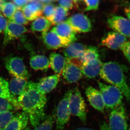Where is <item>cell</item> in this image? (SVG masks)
<instances>
[{
  "label": "cell",
  "instance_id": "1",
  "mask_svg": "<svg viewBox=\"0 0 130 130\" xmlns=\"http://www.w3.org/2000/svg\"><path fill=\"white\" fill-rule=\"evenodd\" d=\"M18 100L20 109L28 115L29 121L34 128L45 119L46 96L36 90L34 82H28L27 89L18 96Z\"/></svg>",
  "mask_w": 130,
  "mask_h": 130
},
{
  "label": "cell",
  "instance_id": "2",
  "mask_svg": "<svg viewBox=\"0 0 130 130\" xmlns=\"http://www.w3.org/2000/svg\"><path fill=\"white\" fill-rule=\"evenodd\" d=\"M99 74L104 81L119 89L130 104V87L121 65L112 61L103 63Z\"/></svg>",
  "mask_w": 130,
  "mask_h": 130
},
{
  "label": "cell",
  "instance_id": "3",
  "mask_svg": "<svg viewBox=\"0 0 130 130\" xmlns=\"http://www.w3.org/2000/svg\"><path fill=\"white\" fill-rule=\"evenodd\" d=\"M99 91L104 100L105 107L112 110L122 104L123 95L118 88L112 85H107L101 82H98Z\"/></svg>",
  "mask_w": 130,
  "mask_h": 130
},
{
  "label": "cell",
  "instance_id": "4",
  "mask_svg": "<svg viewBox=\"0 0 130 130\" xmlns=\"http://www.w3.org/2000/svg\"><path fill=\"white\" fill-rule=\"evenodd\" d=\"M69 107L71 115L77 117L83 123L86 124V105L78 88H76L71 90Z\"/></svg>",
  "mask_w": 130,
  "mask_h": 130
},
{
  "label": "cell",
  "instance_id": "5",
  "mask_svg": "<svg viewBox=\"0 0 130 130\" xmlns=\"http://www.w3.org/2000/svg\"><path fill=\"white\" fill-rule=\"evenodd\" d=\"M70 94L71 90L66 92L58 104L55 117L56 130H63L70 120L71 115L69 107Z\"/></svg>",
  "mask_w": 130,
  "mask_h": 130
},
{
  "label": "cell",
  "instance_id": "6",
  "mask_svg": "<svg viewBox=\"0 0 130 130\" xmlns=\"http://www.w3.org/2000/svg\"><path fill=\"white\" fill-rule=\"evenodd\" d=\"M108 125L110 130H128L127 115L123 104L111 110Z\"/></svg>",
  "mask_w": 130,
  "mask_h": 130
},
{
  "label": "cell",
  "instance_id": "7",
  "mask_svg": "<svg viewBox=\"0 0 130 130\" xmlns=\"http://www.w3.org/2000/svg\"><path fill=\"white\" fill-rule=\"evenodd\" d=\"M5 66L11 75L15 77L28 79L30 77L29 72L22 58L11 56L5 60Z\"/></svg>",
  "mask_w": 130,
  "mask_h": 130
},
{
  "label": "cell",
  "instance_id": "8",
  "mask_svg": "<svg viewBox=\"0 0 130 130\" xmlns=\"http://www.w3.org/2000/svg\"><path fill=\"white\" fill-rule=\"evenodd\" d=\"M73 30L76 32H88L92 30L90 19L84 14L78 13L70 17L66 20Z\"/></svg>",
  "mask_w": 130,
  "mask_h": 130
},
{
  "label": "cell",
  "instance_id": "9",
  "mask_svg": "<svg viewBox=\"0 0 130 130\" xmlns=\"http://www.w3.org/2000/svg\"><path fill=\"white\" fill-rule=\"evenodd\" d=\"M109 27L116 32L127 37H130V21L123 17L112 15L108 18Z\"/></svg>",
  "mask_w": 130,
  "mask_h": 130
},
{
  "label": "cell",
  "instance_id": "10",
  "mask_svg": "<svg viewBox=\"0 0 130 130\" xmlns=\"http://www.w3.org/2000/svg\"><path fill=\"white\" fill-rule=\"evenodd\" d=\"M80 64L74 62L73 60H66V64L63 70V77L68 83L72 84L80 80L83 76Z\"/></svg>",
  "mask_w": 130,
  "mask_h": 130
},
{
  "label": "cell",
  "instance_id": "11",
  "mask_svg": "<svg viewBox=\"0 0 130 130\" xmlns=\"http://www.w3.org/2000/svg\"><path fill=\"white\" fill-rule=\"evenodd\" d=\"M127 41L125 36L116 32H109L106 34L101 40L102 45L113 50L120 49Z\"/></svg>",
  "mask_w": 130,
  "mask_h": 130
},
{
  "label": "cell",
  "instance_id": "12",
  "mask_svg": "<svg viewBox=\"0 0 130 130\" xmlns=\"http://www.w3.org/2000/svg\"><path fill=\"white\" fill-rule=\"evenodd\" d=\"M25 27L9 20L4 30V44L7 45L13 40L17 39L27 31Z\"/></svg>",
  "mask_w": 130,
  "mask_h": 130
},
{
  "label": "cell",
  "instance_id": "13",
  "mask_svg": "<svg viewBox=\"0 0 130 130\" xmlns=\"http://www.w3.org/2000/svg\"><path fill=\"white\" fill-rule=\"evenodd\" d=\"M52 31L55 32L69 44L74 42L77 40L76 32L66 22L57 24L53 28Z\"/></svg>",
  "mask_w": 130,
  "mask_h": 130
},
{
  "label": "cell",
  "instance_id": "14",
  "mask_svg": "<svg viewBox=\"0 0 130 130\" xmlns=\"http://www.w3.org/2000/svg\"><path fill=\"white\" fill-rule=\"evenodd\" d=\"M60 78L59 75L54 74L41 78L38 83H35L36 90L41 94L46 95L56 87L60 81Z\"/></svg>",
  "mask_w": 130,
  "mask_h": 130
},
{
  "label": "cell",
  "instance_id": "15",
  "mask_svg": "<svg viewBox=\"0 0 130 130\" xmlns=\"http://www.w3.org/2000/svg\"><path fill=\"white\" fill-rule=\"evenodd\" d=\"M43 6L42 4L38 0H30L21 10L26 19L32 21L41 16Z\"/></svg>",
  "mask_w": 130,
  "mask_h": 130
},
{
  "label": "cell",
  "instance_id": "16",
  "mask_svg": "<svg viewBox=\"0 0 130 130\" xmlns=\"http://www.w3.org/2000/svg\"><path fill=\"white\" fill-rule=\"evenodd\" d=\"M85 94L92 107L101 112H104L105 104L101 93L99 90L93 87L89 86L86 89Z\"/></svg>",
  "mask_w": 130,
  "mask_h": 130
},
{
  "label": "cell",
  "instance_id": "17",
  "mask_svg": "<svg viewBox=\"0 0 130 130\" xmlns=\"http://www.w3.org/2000/svg\"><path fill=\"white\" fill-rule=\"evenodd\" d=\"M29 117L23 111L14 115L3 130H24L27 128Z\"/></svg>",
  "mask_w": 130,
  "mask_h": 130
},
{
  "label": "cell",
  "instance_id": "18",
  "mask_svg": "<svg viewBox=\"0 0 130 130\" xmlns=\"http://www.w3.org/2000/svg\"><path fill=\"white\" fill-rule=\"evenodd\" d=\"M42 39L46 46L49 49L56 50L60 48L66 47L69 45L52 31L47 32L42 35Z\"/></svg>",
  "mask_w": 130,
  "mask_h": 130
},
{
  "label": "cell",
  "instance_id": "19",
  "mask_svg": "<svg viewBox=\"0 0 130 130\" xmlns=\"http://www.w3.org/2000/svg\"><path fill=\"white\" fill-rule=\"evenodd\" d=\"M86 46L79 43H72L65 47L63 53L66 60L78 59L83 55Z\"/></svg>",
  "mask_w": 130,
  "mask_h": 130
},
{
  "label": "cell",
  "instance_id": "20",
  "mask_svg": "<svg viewBox=\"0 0 130 130\" xmlns=\"http://www.w3.org/2000/svg\"><path fill=\"white\" fill-rule=\"evenodd\" d=\"M102 63L99 59L82 64L80 68L82 74L88 78L96 77L100 74Z\"/></svg>",
  "mask_w": 130,
  "mask_h": 130
},
{
  "label": "cell",
  "instance_id": "21",
  "mask_svg": "<svg viewBox=\"0 0 130 130\" xmlns=\"http://www.w3.org/2000/svg\"><path fill=\"white\" fill-rule=\"evenodd\" d=\"M28 83L26 79L14 77L9 83L10 93L14 97L17 95L19 96L26 90Z\"/></svg>",
  "mask_w": 130,
  "mask_h": 130
},
{
  "label": "cell",
  "instance_id": "22",
  "mask_svg": "<svg viewBox=\"0 0 130 130\" xmlns=\"http://www.w3.org/2000/svg\"><path fill=\"white\" fill-rule=\"evenodd\" d=\"M49 60L52 69L56 74L60 76L66 64V58L60 54L53 53L50 54Z\"/></svg>",
  "mask_w": 130,
  "mask_h": 130
},
{
  "label": "cell",
  "instance_id": "23",
  "mask_svg": "<svg viewBox=\"0 0 130 130\" xmlns=\"http://www.w3.org/2000/svg\"><path fill=\"white\" fill-rule=\"evenodd\" d=\"M0 98L7 100L14 106L15 109H20L18 99L10 93L9 83L1 76H0Z\"/></svg>",
  "mask_w": 130,
  "mask_h": 130
},
{
  "label": "cell",
  "instance_id": "24",
  "mask_svg": "<svg viewBox=\"0 0 130 130\" xmlns=\"http://www.w3.org/2000/svg\"><path fill=\"white\" fill-rule=\"evenodd\" d=\"M30 65L32 69L35 71H46L50 67L49 60L43 55H34L30 59Z\"/></svg>",
  "mask_w": 130,
  "mask_h": 130
},
{
  "label": "cell",
  "instance_id": "25",
  "mask_svg": "<svg viewBox=\"0 0 130 130\" xmlns=\"http://www.w3.org/2000/svg\"><path fill=\"white\" fill-rule=\"evenodd\" d=\"M52 23L44 17H40L32 23L31 29L32 31L41 32L42 35L48 31Z\"/></svg>",
  "mask_w": 130,
  "mask_h": 130
},
{
  "label": "cell",
  "instance_id": "26",
  "mask_svg": "<svg viewBox=\"0 0 130 130\" xmlns=\"http://www.w3.org/2000/svg\"><path fill=\"white\" fill-rule=\"evenodd\" d=\"M100 55L97 48L94 46H89L86 47L83 55L80 57L79 63L80 65L88 63L93 60L99 59Z\"/></svg>",
  "mask_w": 130,
  "mask_h": 130
},
{
  "label": "cell",
  "instance_id": "27",
  "mask_svg": "<svg viewBox=\"0 0 130 130\" xmlns=\"http://www.w3.org/2000/svg\"><path fill=\"white\" fill-rule=\"evenodd\" d=\"M69 11L60 6L55 7L52 25H56L57 24L64 22L69 15Z\"/></svg>",
  "mask_w": 130,
  "mask_h": 130
},
{
  "label": "cell",
  "instance_id": "28",
  "mask_svg": "<svg viewBox=\"0 0 130 130\" xmlns=\"http://www.w3.org/2000/svg\"><path fill=\"white\" fill-rule=\"evenodd\" d=\"M55 120V117L54 115H49L34 130H52Z\"/></svg>",
  "mask_w": 130,
  "mask_h": 130
},
{
  "label": "cell",
  "instance_id": "29",
  "mask_svg": "<svg viewBox=\"0 0 130 130\" xmlns=\"http://www.w3.org/2000/svg\"><path fill=\"white\" fill-rule=\"evenodd\" d=\"M17 9L16 6L12 3L6 2L3 6L1 11L4 16L10 20Z\"/></svg>",
  "mask_w": 130,
  "mask_h": 130
},
{
  "label": "cell",
  "instance_id": "30",
  "mask_svg": "<svg viewBox=\"0 0 130 130\" xmlns=\"http://www.w3.org/2000/svg\"><path fill=\"white\" fill-rule=\"evenodd\" d=\"M9 20L16 24L22 25H27L29 23V21L24 16L21 10L20 9H17L11 19Z\"/></svg>",
  "mask_w": 130,
  "mask_h": 130
},
{
  "label": "cell",
  "instance_id": "31",
  "mask_svg": "<svg viewBox=\"0 0 130 130\" xmlns=\"http://www.w3.org/2000/svg\"><path fill=\"white\" fill-rule=\"evenodd\" d=\"M11 111L0 112V130H3L14 116Z\"/></svg>",
  "mask_w": 130,
  "mask_h": 130
},
{
  "label": "cell",
  "instance_id": "32",
  "mask_svg": "<svg viewBox=\"0 0 130 130\" xmlns=\"http://www.w3.org/2000/svg\"><path fill=\"white\" fill-rule=\"evenodd\" d=\"M55 9V6L52 4H46L43 6L42 14L51 23L53 20Z\"/></svg>",
  "mask_w": 130,
  "mask_h": 130
},
{
  "label": "cell",
  "instance_id": "33",
  "mask_svg": "<svg viewBox=\"0 0 130 130\" xmlns=\"http://www.w3.org/2000/svg\"><path fill=\"white\" fill-rule=\"evenodd\" d=\"M15 109L14 106L7 100L0 98V112L6 111H11Z\"/></svg>",
  "mask_w": 130,
  "mask_h": 130
},
{
  "label": "cell",
  "instance_id": "34",
  "mask_svg": "<svg viewBox=\"0 0 130 130\" xmlns=\"http://www.w3.org/2000/svg\"><path fill=\"white\" fill-rule=\"evenodd\" d=\"M85 5V11L96 10L99 7L100 0H83Z\"/></svg>",
  "mask_w": 130,
  "mask_h": 130
},
{
  "label": "cell",
  "instance_id": "35",
  "mask_svg": "<svg viewBox=\"0 0 130 130\" xmlns=\"http://www.w3.org/2000/svg\"><path fill=\"white\" fill-rule=\"evenodd\" d=\"M57 1V0H56ZM58 4L62 7L69 11L74 7V2L72 0H57Z\"/></svg>",
  "mask_w": 130,
  "mask_h": 130
},
{
  "label": "cell",
  "instance_id": "36",
  "mask_svg": "<svg viewBox=\"0 0 130 130\" xmlns=\"http://www.w3.org/2000/svg\"><path fill=\"white\" fill-rule=\"evenodd\" d=\"M127 60L130 62V41H127L120 48Z\"/></svg>",
  "mask_w": 130,
  "mask_h": 130
},
{
  "label": "cell",
  "instance_id": "37",
  "mask_svg": "<svg viewBox=\"0 0 130 130\" xmlns=\"http://www.w3.org/2000/svg\"><path fill=\"white\" fill-rule=\"evenodd\" d=\"M30 1V0H12L17 9H20L21 10Z\"/></svg>",
  "mask_w": 130,
  "mask_h": 130
},
{
  "label": "cell",
  "instance_id": "38",
  "mask_svg": "<svg viewBox=\"0 0 130 130\" xmlns=\"http://www.w3.org/2000/svg\"><path fill=\"white\" fill-rule=\"evenodd\" d=\"M7 20L0 13V34L5 30L7 25Z\"/></svg>",
  "mask_w": 130,
  "mask_h": 130
},
{
  "label": "cell",
  "instance_id": "39",
  "mask_svg": "<svg viewBox=\"0 0 130 130\" xmlns=\"http://www.w3.org/2000/svg\"><path fill=\"white\" fill-rule=\"evenodd\" d=\"M100 130H110L109 125L106 122H103L100 125Z\"/></svg>",
  "mask_w": 130,
  "mask_h": 130
},
{
  "label": "cell",
  "instance_id": "40",
  "mask_svg": "<svg viewBox=\"0 0 130 130\" xmlns=\"http://www.w3.org/2000/svg\"><path fill=\"white\" fill-rule=\"evenodd\" d=\"M125 12L128 18V19L130 21V6L129 7L125 8Z\"/></svg>",
  "mask_w": 130,
  "mask_h": 130
},
{
  "label": "cell",
  "instance_id": "41",
  "mask_svg": "<svg viewBox=\"0 0 130 130\" xmlns=\"http://www.w3.org/2000/svg\"><path fill=\"white\" fill-rule=\"evenodd\" d=\"M39 1H40L41 2L44 3H50L51 2L53 1H55L56 0H38Z\"/></svg>",
  "mask_w": 130,
  "mask_h": 130
},
{
  "label": "cell",
  "instance_id": "42",
  "mask_svg": "<svg viewBox=\"0 0 130 130\" xmlns=\"http://www.w3.org/2000/svg\"><path fill=\"white\" fill-rule=\"evenodd\" d=\"M75 130H93L91 128H84V127H82V128H78L77 129Z\"/></svg>",
  "mask_w": 130,
  "mask_h": 130
},
{
  "label": "cell",
  "instance_id": "43",
  "mask_svg": "<svg viewBox=\"0 0 130 130\" xmlns=\"http://www.w3.org/2000/svg\"><path fill=\"white\" fill-rule=\"evenodd\" d=\"M5 3L6 2H5V0H0V11L1 10L3 6L4 5Z\"/></svg>",
  "mask_w": 130,
  "mask_h": 130
},
{
  "label": "cell",
  "instance_id": "44",
  "mask_svg": "<svg viewBox=\"0 0 130 130\" xmlns=\"http://www.w3.org/2000/svg\"><path fill=\"white\" fill-rule=\"evenodd\" d=\"M72 1L74 4H77L79 1H81V0H72Z\"/></svg>",
  "mask_w": 130,
  "mask_h": 130
},
{
  "label": "cell",
  "instance_id": "45",
  "mask_svg": "<svg viewBox=\"0 0 130 130\" xmlns=\"http://www.w3.org/2000/svg\"><path fill=\"white\" fill-rule=\"evenodd\" d=\"M30 130V128H26V129H25V130Z\"/></svg>",
  "mask_w": 130,
  "mask_h": 130
},
{
  "label": "cell",
  "instance_id": "46",
  "mask_svg": "<svg viewBox=\"0 0 130 130\" xmlns=\"http://www.w3.org/2000/svg\"><path fill=\"white\" fill-rule=\"evenodd\" d=\"M127 130H130V126H129V128H128V129Z\"/></svg>",
  "mask_w": 130,
  "mask_h": 130
},
{
  "label": "cell",
  "instance_id": "47",
  "mask_svg": "<svg viewBox=\"0 0 130 130\" xmlns=\"http://www.w3.org/2000/svg\"></svg>",
  "mask_w": 130,
  "mask_h": 130
}]
</instances>
